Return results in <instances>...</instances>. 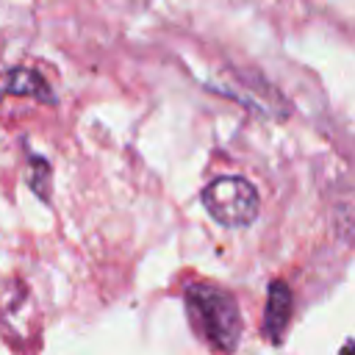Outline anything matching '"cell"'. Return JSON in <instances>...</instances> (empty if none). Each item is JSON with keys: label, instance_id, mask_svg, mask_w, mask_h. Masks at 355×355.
Returning a JSON list of instances; mask_svg holds the SVG:
<instances>
[{"label": "cell", "instance_id": "1", "mask_svg": "<svg viewBox=\"0 0 355 355\" xmlns=\"http://www.w3.org/2000/svg\"><path fill=\"white\" fill-rule=\"evenodd\" d=\"M191 327L219 352H233L241 338V311L230 291L208 283H191L183 291Z\"/></svg>", "mask_w": 355, "mask_h": 355}, {"label": "cell", "instance_id": "2", "mask_svg": "<svg viewBox=\"0 0 355 355\" xmlns=\"http://www.w3.org/2000/svg\"><path fill=\"white\" fill-rule=\"evenodd\" d=\"M202 205L222 227H247L261 211L255 186L239 175H219L205 183Z\"/></svg>", "mask_w": 355, "mask_h": 355}, {"label": "cell", "instance_id": "3", "mask_svg": "<svg viewBox=\"0 0 355 355\" xmlns=\"http://www.w3.org/2000/svg\"><path fill=\"white\" fill-rule=\"evenodd\" d=\"M291 308H294V297L291 288L283 280H275L269 286V300H266V311H263V333L269 341H280L288 319H291Z\"/></svg>", "mask_w": 355, "mask_h": 355}, {"label": "cell", "instance_id": "4", "mask_svg": "<svg viewBox=\"0 0 355 355\" xmlns=\"http://www.w3.org/2000/svg\"><path fill=\"white\" fill-rule=\"evenodd\" d=\"M0 92L3 94H22V97H36L42 103H53V92L44 83V78L33 69L14 67L0 78Z\"/></svg>", "mask_w": 355, "mask_h": 355}, {"label": "cell", "instance_id": "5", "mask_svg": "<svg viewBox=\"0 0 355 355\" xmlns=\"http://www.w3.org/2000/svg\"><path fill=\"white\" fill-rule=\"evenodd\" d=\"M31 164L39 169V175H36V180H31V189L42 197V200H47L50 197V189H47V175H50V166H47V161L44 158H39V155H31Z\"/></svg>", "mask_w": 355, "mask_h": 355}, {"label": "cell", "instance_id": "6", "mask_svg": "<svg viewBox=\"0 0 355 355\" xmlns=\"http://www.w3.org/2000/svg\"><path fill=\"white\" fill-rule=\"evenodd\" d=\"M341 355H355V338L344 344V349H341Z\"/></svg>", "mask_w": 355, "mask_h": 355}]
</instances>
